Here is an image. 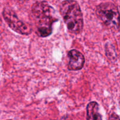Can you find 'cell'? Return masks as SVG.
Segmentation results:
<instances>
[{"mask_svg": "<svg viewBox=\"0 0 120 120\" xmlns=\"http://www.w3.org/2000/svg\"><path fill=\"white\" fill-rule=\"evenodd\" d=\"M31 11L35 33L39 37L50 36L54 23L58 21L54 8L46 1H38L33 4Z\"/></svg>", "mask_w": 120, "mask_h": 120, "instance_id": "cell-1", "label": "cell"}, {"mask_svg": "<svg viewBox=\"0 0 120 120\" xmlns=\"http://www.w3.org/2000/svg\"><path fill=\"white\" fill-rule=\"evenodd\" d=\"M59 11L68 30L75 35L81 34L84 26L80 7L75 0H65L59 5Z\"/></svg>", "mask_w": 120, "mask_h": 120, "instance_id": "cell-2", "label": "cell"}, {"mask_svg": "<svg viewBox=\"0 0 120 120\" xmlns=\"http://www.w3.org/2000/svg\"><path fill=\"white\" fill-rule=\"evenodd\" d=\"M96 14L107 29L112 31L120 30V13L117 6L111 2H103L97 6Z\"/></svg>", "mask_w": 120, "mask_h": 120, "instance_id": "cell-3", "label": "cell"}, {"mask_svg": "<svg viewBox=\"0 0 120 120\" xmlns=\"http://www.w3.org/2000/svg\"><path fill=\"white\" fill-rule=\"evenodd\" d=\"M2 15L9 28L15 32L23 35H28L31 33V27L20 20L11 9L5 8L2 12Z\"/></svg>", "mask_w": 120, "mask_h": 120, "instance_id": "cell-4", "label": "cell"}, {"mask_svg": "<svg viewBox=\"0 0 120 120\" xmlns=\"http://www.w3.org/2000/svg\"><path fill=\"white\" fill-rule=\"evenodd\" d=\"M68 69L69 70H81L84 67L85 58L82 53L76 49H72L68 53Z\"/></svg>", "mask_w": 120, "mask_h": 120, "instance_id": "cell-5", "label": "cell"}, {"mask_svg": "<svg viewBox=\"0 0 120 120\" xmlns=\"http://www.w3.org/2000/svg\"><path fill=\"white\" fill-rule=\"evenodd\" d=\"M87 120H102L99 111V105L96 101H91L86 107Z\"/></svg>", "mask_w": 120, "mask_h": 120, "instance_id": "cell-6", "label": "cell"}, {"mask_svg": "<svg viewBox=\"0 0 120 120\" xmlns=\"http://www.w3.org/2000/svg\"><path fill=\"white\" fill-rule=\"evenodd\" d=\"M109 120H120L119 116L117 114L113 112V113H112L110 115Z\"/></svg>", "mask_w": 120, "mask_h": 120, "instance_id": "cell-7", "label": "cell"}, {"mask_svg": "<svg viewBox=\"0 0 120 120\" xmlns=\"http://www.w3.org/2000/svg\"></svg>", "mask_w": 120, "mask_h": 120, "instance_id": "cell-8", "label": "cell"}]
</instances>
